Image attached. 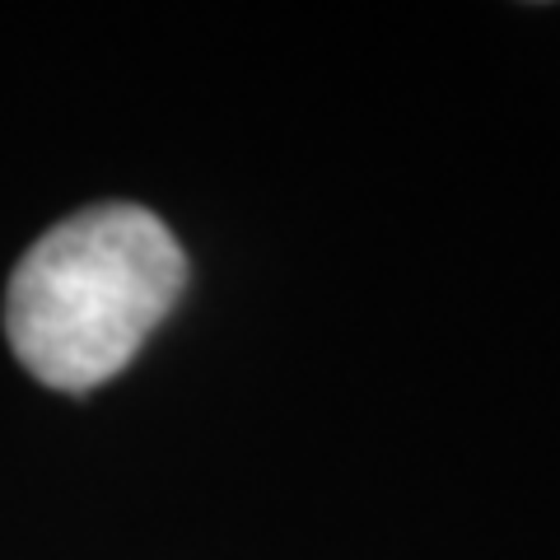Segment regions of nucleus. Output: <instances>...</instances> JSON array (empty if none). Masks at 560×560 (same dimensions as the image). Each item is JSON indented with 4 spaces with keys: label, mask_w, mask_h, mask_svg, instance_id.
Listing matches in <instances>:
<instances>
[{
    "label": "nucleus",
    "mask_w": 560,
    "mask_h": 560,
    "mask_svg": "<svg viewBox=\"0 0 560 560\" xmlns=\"http://www.w3.org/2000/svg\"><path fill=\"white\" fill-rule=\"evenodd\" d=\"M187 290L168 224L136 201L84 206L10 271L5 337L24 370L57 393H90L140 355Z\"/></svg>",
    "instance_id": "1"
}]
</instances>
